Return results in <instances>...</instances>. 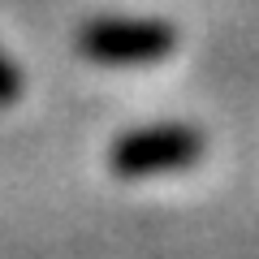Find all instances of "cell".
<instances>
[{"label":"cell","instance_id":"cell-1","mask_svg":"<svg viewBox=\"0 0 259 259\" xmlns=\"http://www.w3.org/2000/svg\"><path fill=\"white\" fill-rule=\"evenodd\" d=\"M177 30L160 18H95L78 30V52L108 69L156 65L173 56Z\"/></svg>","mask_w":259,"mask_h":259},{"label":"cell","instance_id":"cell-2","mask_svg":"<svg viewBox=\"0 0 259 259\" xmlns=\"http://www.w3.org/2000/svg\"><path fill=\"white\" fill-rule=\"evenodd\" d=\"M203 156V134L194 125H143L108 147V168L117 177H156L190 168Z\"/></svg>","mask_w":259,"mask_h":259},{"label":"cell","instance_id":"cell-3","mask_svg":"<svg viewBox=\"0 0 259 259\" xmlns=\"http://www.w3.org/2000/svg\"><path fill=\"white\" fill-rule=\"evenodd\" d=\"M18 100H22V69L0 52V108H9Z\"/></svg>","mask_w":259,"mask_h":259}]
</instances>
